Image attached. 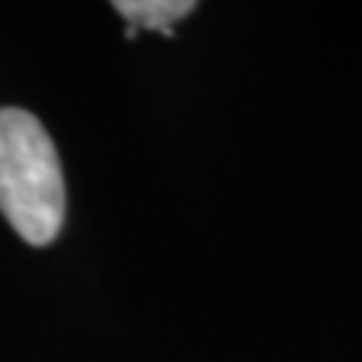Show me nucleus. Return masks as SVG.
<instances>
[{
  "instance_id": "obj_1",
  "label": "nucleus",
  "mask_w": 362,
  "mask_h": 362,
  "mask_svg": "<svg viewBox=\"0 0 362 362\" xmlns=\"http://www.w3.org/2000/svg\"><path fill=\"white\" fill-rule=\"evenodd\" d=\"M0 214L33 247L58 239L66 190L52 136L30 112L0 109Z\"/></svg>"
},
{
  "instance_id": "obj_2",
  "label": "nucleus",
  "mask_w": 362,
  "mask_h": 362,
  "mask_svg": "<svg viewBox=\"0 0 362 362\" xmlns=\"http://www.w3.org/2000/svg\"><path fill=\"white\" fill-rule=\"evenodd\" d=\"M112 9L127 21V37L139 30H160L169 33L181 18H187L197 9L194 0H115Z\"/></svg>"
}]
</instances>
